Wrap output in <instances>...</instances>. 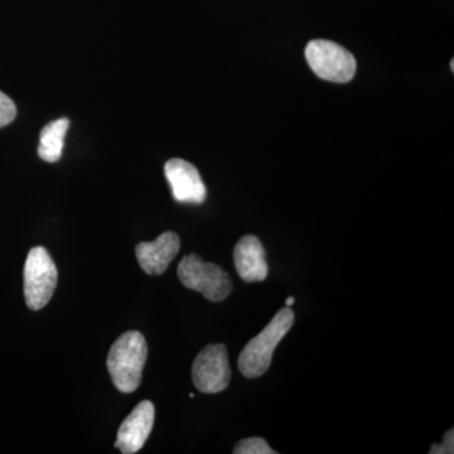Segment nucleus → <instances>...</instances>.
Wrapping results in <instances>:
<instances>
[{"instance_id": "f257e3e1", "label": "nucleus", "mask_w": 454, "mask_h": 454, "mask_svg": "<svg viewBox=\"0 0 454 454\" xmlns=\"http://www.w3.org/2000/svg\"><path fill=\"white\" fill-rule=\"evenodd\" d=\"M146 356L148 346L138 331L125 333L113 343L106 365L116 389L125 394L138 389Z\"/></svg>"}, {"instance_id": "f03ea898", "label": "nucleus", "mask_w": 454, "mask_h": 454, "mask_svg": "<svg viewBox=\"0 0 454 454\" xmlns=\"http://www.w3.org/2000/svg\"><path fill=\"white\" fill-rule=\"evenodd\" d=\"M293 324L294 312L291 307H286L274 316L270 324L258 336L245 346L239 357V369L245 378H259L268 372L274 351L284 336L291 331Z\"/></svg>"}, {"instance_id": "7ed1b4c3", "label": "nucleus", "mask_w": 454, "mask_h": 454, "mask_svg": "<svg viewBox=\"0 0 454 454\" xmlns=\"http://www.w3.org/2000/svg\"><path fill=\"white\" fill-rule=\"evenodd\" d=\"M178 277L188 289L201 293L206 300L221 301L232 292L229 274L219 265L203 262L201 256L190 254L178 265Z\"/></svg>"}, {"instance_id": "20e7f679", "label": "nucleus", "mask_w": 454, "mask_h": 454, "mask_svg": "<svg viewBox=\"0 0 454 454\" xmlns=\"http://www.w3.org/2000/svg\"><path fill=\"white\" fill-rule=\"evenodd\" d=\"M306 59L313 73L325 82L346 83L356 74V59L333 41H310L306 47Z\"/></svg>"}, {"instance_id": "39448f33", "label": "nucleus", "mask_w": 454, "mask_h": 454, "mask_svg": "<svg viewBox=\"0 0 454 454\" xmlns=\"http://www.w3.org/2000/svg\"><path fill=\"white\" fill-rule=\"evenodd\" d=\"M57 280L59 271L49 252L43 247H33L25 265V297L29 309L47 306L55 293Z\"/></svg>"}, {"instance_id": "423d86ee", "label": "nucleus", "mask_w": 454, "mask_h": 454, "mask_svg": "<svg viewBox=\"0 0 454 454\" xmlns=\"http://www.w3.org/2000/svg\"><path fill=\"white\" fill-rule=\"evenodd\" d=\"M193 384L205 394L221 393L231 379L225 345H208L197 355L192 366Z\"/></svg>"}, {"instance_id": "0eeeda50", "label": "nucleus", "mask_w": 454, "mask_h": 454, "mask_svg": "<svg viewBox=\"0 0 454 454\" xmlns=\"http://www.w3.org/2000/svg\"><path fill=\"white\" fill-rule=\"evenodd\" d=\"M164 175L176 201L196 205L205 201L207 191L199 169L193 164L179 158H173L164 166Z\"/></svg>"}, {"instance_id": "6e6552de", "label": "nucleus", "mask_w": 454, "mask_h": 454, "mask_svg": "<svg viewBox=\"0 0 454 454\" xmlns=\"http://www.w3.org/2000/svg\"><path fill=\"white\" fill-rule=\"evenodd\" d=\"M155 408L149 400L139 403L121 423L116 435L115 448L121 453L139 452L154 426Z\"/></svg>"}, {"instance_id": "1a4fd4ad", "label": "nucleus", "mask_w": 454, "mask_h": 454, "mask_svg": "<svg viewBox=\"0 0 454 454\" xmlns=\"http://www.w3.org/2000/svg\"><path fill=\"white\" fill-rule=\"evenodd\" d=\"M179 247L181 241L173 231L163 232L152 243L137 245L136 254L140 268L149 276H160L177 255Z\"/></svg>"}, {"instance_id": "9d476101", "label": "nucleus", "mask_w": 454, "mask_h": 454, "mask_svg": "<svg viewBox=\"0 0 454 454\" xmlns=\"http://www.w3.org/2000/svg\"><path fill=\"white\" fill-rule=\"evenodd\" d=\"M235 268L244 282H262L268 277L267 254L256 236L247 235L236 244Z\"/></svg>"}, {"instance_id": "9b49d317", "label": "nucleus", "mask_w": 454, "mask_h": 454, "mask_svg": "<svg viewBox=\"0 0 454 454\" xmlns=\"http://www.w3.org/2000/svg\"><path fill=\"white\" fill-rule=\"evenodd\" d=\"M70 128V121L66 118L50 122L41 131L38 155L44 162L56 163L61 160L65 137Z\"/></svg>"}, {"instance_id": "f8f14e48", "label": "nucleus", "mask_w": 454, "mask_h": 454, "mask_svg": "<svg viewBox=\"0 0 454 454\" xmlns=\"http://www.w3.org/2000/svg\"><path fill=\"white\" fill-rule=\"evenodd\" d=\"M235 454H276V450L269 447L264 438L253 437L243 439L234 448Z\"/></svg>"}, {"instance_id": "ddd939ff", "label": "nucleus", "mask_w": 454, "mask_h": 454, "mask_svg": "<svg viewBox=\"0 0 454 454\" xmlns=\"http://www.w3.org/2000/svg\"><path fill=\"white\" fill-rule=\"evenodd\" d=\"M17 106L8 95L0 91V128L7 127L16 119Z\"/></svg>"}, {"instance_id": "4468645a", "label": "nucleus", "mask_w": 454, "mask_h": 454, "mask_svg": "<svg viewBox=\"0 0 454 454\" xmlns=\"http://www.w3.org/2000/svg\"><path fill=\"white\" fill-rule=\"evenodd\" d=\"M454 432L453 430H450V432L446 433V435H444L443 443L441 444H434V446L432 447V450H429L432 454H447V453H453V444H454V437H453Z\"/></svg>"}, {"instance_id": "2eb2a0df", "label": "nucleus", "mask_w": 454, "mask_h": 454, "mask_svg": "<svg viewBox=\"0 0 454 454\" xmlns=\"http://www.w3.org/2000/svg\"><path fill=\"white\" fill-rule=\"evenodd\" d=\"M295 303V300L293 297H289L288 300L286 301V307H292L293 304Z\"/></svg>"}, {"instance_id": "dca6fc26", "label": "nucleus", "mask_w": 454, "mask_h": 454, "mask_svg": "<svg viewBox=\"0 0 454 454\" xmlns=\"http://www.w3.org/2000/svg\"><path fill=\"white\" fill-rule=\"evenodd\" d=\"M453 64H454V61L452 59V62H450V68H452V71L454 70V65Z\"/></svg>"}]
</instances>
